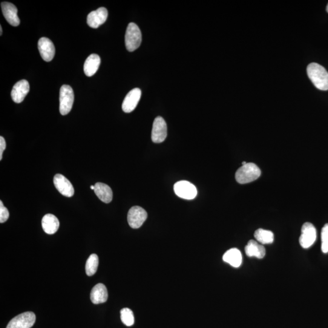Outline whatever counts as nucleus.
I'll use <instances>...</instances> for the list:
<instances>
[{
  "mask_svg": "<svg viewBox=\"0 0 328 328\" xmlns=\"http://www.w3.org/2000/svg\"><path fill=\"white\" fill-rule=\"evenodd\" d=\"M99 266V257L96 254H91L86 261L85 270L86 275L93 276L96 273Z\"/></svg>",
  "mask_w": 328,
  "mask_h": 328,
  "instance_id": "23",
  "label": "nucleus"
},
{
  "mask_svg": "<svg viewBox=\"0 0 328 328\" xmlns=\"http://www.w3.org/2000/svg\"><path fill=\"white\" fill-rule=\"evenodd\" d=\"M36 316L33 312H26L12 319L7 328H31L35 323Z\"/></svg>",
  "mask_w": 328,
  "mask_h": 328,
  "instance_id": "7",
  "label": "nucleus"
},
{
  "mask_svg": "<svg viewBox=\"0 0 328 328\" xmlns=\"http://www.w3.org/2000/svg\"><path fill=\"white\" fill-rule=\"evenodd\" d=\"M94 192L102 202L108 204L113 200V192L108 185L102 183H97L94 186Z\"/></svg>",
  "mask_w": 328,
  "mask_h": 328,
  "instance_id": "19",
  "label": "nucleus"
},
{
  "mask_svg": "<svg viewBox=\"0 0 328 328\" xmlns=\"http://www.w3.org/2000/svg\"><path fill=\"white\" fill-rule=\"evenodd\" d=\"M307 73L316 88L321 91L328 90V73L324 67L318 63H310L307 66Z\"/></svg>",
  "mask_w": 328,
  "mask_h": 328,
  "instance_id": "1",
  "label": "nucleus"
},
{
  "mask_svg": "<svg viewBox=\"0 0 328 328\" xmlns=\"http://www.w3.org/2000/svg\"><path fill=\"white\" fill-rule=\"evenodd\" d=\"M91 189L94 190V186H91Z\"/></svg>",
  "mask_w": 328,
  "mask_h": 328,
  "instance_id": "29",
  "label": "nucleus"
},
{
  "mask_svg": "<svg viewBox=\"0 0 328 328\" xmlns=\"http://www.w3.org/2000/svg\"><path fill=\"white\" fill-rule=\"evenodd\" d=\"M326 11L328 13V4H327V7H326Z\"/></svg>",
  "mask_w": 328,
  "mask_h": 328,
  "instance_id": "31",
  "label": "nucleus"
},
{
  "mask_svg": "<svg viewBox=\"0 0 328 328\" xmlns=\"http://www.w3.org/2000/svg\"><path fill=\"white\" fill-rule=\"evenodd\" d=\"M10 217L8 210L5 207L2 201H0V223H4Z\"/></svg>",
  "mask_w": 328,
  "mask_h": 328,
  "instance_id": "26",
  "label": "nucleus"
},
{
  "mask_svg": "<svg viewBox=\"0 0 328 328\" xmlns=\"http://www.w3.org/2000/svg\"><path fill=\"white\" fill-rule=\"evenodd\" d=\"M246 163H247V162H245V161H244V162H242V166L245 165V164H246Z\"/></svg>",
  "mask_w": 328,
  "mask_h": 328,
  "instance_id": "30",
  "label": "nucleus"
},
{
  "mask_svg": "<svg viewBox=\"0 0 328 328\" xmlns=\"http://www.w3.org/2000/svg\"><path fill=\"white\" fill-rule=\"evenodd\" d=\"M147 213L139 206L131 207L128 214V223L133 229H138L142 226L147 218Z\"/></svg>",
  "mask_w": 328,
  "mask_h": 328,
  "instance_id": "8",
  "label": "nucleus"
},
{
  "mask_svg": "<svg viewBox=\"0 0 328 328\" xmlns=\"http://www.w3.org/2000/svg\"><path fill=\"white\" fill-rule=\"evenodd\" d=\"M175 194L183 199H194L198 194L197 189L194 184L187 181H181L174 186Z\"/></svg>",
  "mask_w": 328,
  "mask_h": 328,
  "instance_id": "5",
  "label": "nucleus"
},
{
  "mask_svg": "<svg viewBox=\"0 0 328 328\" xmlns=\"http://www.w3.org/2000/svg\"><path fill=\"white\" fill-rule=\"evenodd\" d=\"M3 14L6 20L13 27H18L20 20L18 17V10L16 6L9 2H3L1 4Z\"/></svg>",
  "mask_w": 328,
  "mask_h": 328,
  "instance_id": "14",
  "label": "nucleus"
},
{
  "mask_svg": "<svg viewBox=\"0 0 328 328\" xmlns=\"http://www.w3.org/2000/svg\"><path fill=\"white\" fill-rule=\"evenodd\" d=\"M125 41L126 50L129 52L134 51L140 47L142 42V34L139 27L134 23H130L128 25Z\"/></svg>",
  "mask_w": 328,
  "mask_h": 328,
  "instance_id": "3",
  "label": "nucleus"
},
{
  "mask_svg": "<svg viewBox=\"0 0 328 328\" xmlns=\"http://www.w3.org/2000/svg\"><path fill=\"white\" fill-rule=\"evenodd\" d=\"M74 100L73 88L67 85H63L60 91V113L63 116L70 113L73 107Z\"/></svg>",
  "mask_w": 328,
  "mask_h": 328,
  "instance_id": "4",
  "label": "nucleus"
},
{
  "mask_svg": "<svg viewBox=\"0 0 328 328\" xmlns=\"http://www.w3.org/2000/svg\"><path fill=\"white\" fill-rule=\"evenodd\" d=\"M42 224L43 231L49 235L54 234L59 228L58 219L53 214H47L42 219Z\"/></svg>",
  "mask_w": 328,
  "mask_h": 328,
  "instance_id": "17",
  "label": "nucleus"
},
{
  "mask_svg": "<svg viewBox=\"0 0 328 328\" xmlns=\"http://www.w3.org/2000/svg\"><path fill=\"white\" fill-rule=\"evenodd\" d=\"M55 187L60 194L67 197H72L74 194L73 185L67 178L61 174H57L54 178Z\"/></svg>",
  "mask_w": 328,
  "mask_h": 328,
  "instance_id": "10",
  "label": "nucleus"
},
{
  "mask_svg": "<svg viewBox=\"0 0 328 328\" xmlns=\"http://www.w3.org/2000/svg\"><path fill=\"white\" fill-rule=\"evenodd\" d=\"M254 237L257 242L261 244H271L274 240L273 232L267 230L259 229L255 232Z\"/></svg>",
  "mask_w": 328,
  "mask_h": 328,
  "instance_id": "22",
  "label": "nucleus"
},
{
  "mask_svg": "<svg viewBox=\"0 0 328 328\" xmlns=\"http://www.w3.org/2000/svg\"><path fill=\"white\" fill-rule=\"evenodd\" d=\"M38 48L42 59L45 62H51L53 59L56 49L51 40L42 37L39 40Z\"/></svg>",
  "mask_w": 328,
  "mask_h": 328,
  "instance_id": "12",
  "label": "nucleus"
},
{
  "mask_svg": "<svg viewBox=\"0 0 328 328\" xmlns=\"http://www.w3.org/2000/svg\"><path fill=\"white\" fill-rule=\"evenodd\" d=\"M6 146H7V143H6L4 137H0V160H2L3 153H4Z\"/></svg>",
  "mask_w": 328,
  "mask_h": 328,
  "instance_id": "27",
  "label": "nucleus"
},
{
  "mask_svg": "<svg viewBox=\"0 0 328 328\" xmlns=\"http://www.w3.org/2000/svg\"><path fill=\"white\" fill-rule=\"evenodd\" d=\"M141 97V91L139 88H134L126 95L122 103V110L129 113L134 110L139 103Z\"/></svg>",
  "mask_w": 328,
  "mask_h": 328,
  "instance_id": "13",
  "label": "nucleus"
},
{
  "mask_svg": "<svg viewBox=\"0 0 328 328\" xmlns=\"http://www.w3.org/2000/svg\"><path fill=\"white\" fill-rule=\"evenodd\" d=\"M100 65V58L97 54H93L86 59L84 64V73L86 76L91 77L96 73Z\"/></svg>",
  "mask_w": 328,
  "mask_h": 328,
  "instance_id": "21",
  "label": "nucleus"
},
{
  "mask_svg": "<svg viewBox=\"0 0 328 328\" xmlns=\"http://www.w3.org/2000/svg\"><path fill=\"white\" fill-rule=\"evenodd\" d=\"M168 136V126L162 117L158 116L154 119L151 132V139L154 143H161Z\"/></svg>",
  "mask_w": 328,
  "mask_h": 328,
  "instance_id": "9",
  "label": "nucleus"
},
{
  "mask_svg": "<svg viewBox=\"0 0 328 328\" xmlns=\"http://www.w3.org/2000/svg\"><path fill=\"white\" fill-rule=\"evenodd\" d=\"M316 231L312 223H305L301 228L299 243L303 249H308L315 242Z\"/></svg>",
  "mask_w": 328,
  "mask_h": 328,
  "instance_id": "6",
  "label": "nucleus"
},
{
  "mask_svg": "<svg viewBox=\"0 0 328 328\" xmlns=\"http://www.w3.org/2000/svg\"><path fill=\"white\" fill-rule=\"evenodd\" d=\"M0 31H1V32H0V35L2 36V34H3V30H2V26H0Z\"/></svg>",
  "mask_w": 328,
  "mask_h": 328,
  "instance_id": "28",
  "label": "nucleus"
},
{
  "mask_svg": "<svg viewBox=\"0 0 328 328\" xmlns=\"http://www.w3.org/2000/svg\"><path fill=\"white\" fill-rule=\"evenodd\" d=\"M321 250L324 254L328 252V224H325L321 230Z\"/></svg>",
  "mask_w": 328,
  "mask_h": 328,
  "instance_id": "25",
  "label": "nucleus"
},
{
  "mask_svg": "<svg viewBox=\"0 0 328 328\" xmlns=\"http://www.w3.org/2000/svg\"><path fill=\"white\" fill-rule=\"evenodd\" d=\"M30 84L27 80H22L14 86L11 97L14 102L20 103L24 101L25 98L30 91Z\"/></svg>",
  "mask_w": 328,
  "mask_h": 328,
  "instance_id": "15",
  "label": "nucleus"
},
{
  "mask_svg": "<svg viewBox=\"0 0 328 328\" xmlns=\"http://www.w3.org/2000/svg\"><path fill=\"white\" fill-rule=\"evenodd\" d=\"M120 318L126 326H131L134 323L133 312L130 309L123 308L120 310Z\"/></svg>",
  "mask_w": 328,
  "mask_h": 328,
  "instance_id": "24",
  "label": "nucleus"
},
{
  "mask_svg": "<svg viewBox=\"0 0 328 328\" xmlns=\"http://www.w3.org/2000/svg\"><path fill=\"white\" fill-rule=\"evenodd\" d=\"M261 174L260 169L256 164L249 162L238 169L235 174V179L239 184H245L257 180Z\"/></svg>",
  "mask_w": 328,
  "mask_h": 328,
  "instance_id": "2",
  "label": "nucleus"
},
{
  "mask_svg": "<svg viewBox=\"0 0 328 328\" xmlns=\"http://www.w3.org/2000/svg\"><path fill=\"white\" fill-rule=\"evenodd\" d=\"M108 291L104 284L99 283L91 290L90 298L95 304L105 303L108 299Z\"/></svg>",
  "mask_w": 328,
  "mask_h": 328,
  "instance_id": "18",
  "label": "nucleus"
},
{
  "mask_svg": "<svg viewBox=\"0 0 328 328\" xmlns=\"http://www.w3.org/2000/svg\"><path fill=\"white\" fill-rule=\"evenodd\" d=\"M245 252L249 257H255L262 259L266 255L265 247L263 244H260L257 241L250 240L245 247Z\"/></svg>",
  "mask_w": 328,
  "mask_h": 328,
  "instance_id": "16",
  "label": "nucleus"
},
{
  "mask_svg": "<svg viewBox=\"0 0 328 328\" xmlns=\"http://www.w3.org/2000/svg\"><path fill=\"white\" fill-rule=\"evenodd\" d=\"M108 11L105 8H100L92 11L87 17V24L92 28H98L103 25L108 18Z\"/></svg>",
  "mask_w": 328,
  "mask_h": 328,
  "instance_id": "11",
  "label": "nucleus"
},
{
  "mask_svg": "<svg viewBox=\"0 0 328 328\" xmlns=\"http://www.w3.org/2000/svg\"><path fill=\"white\" fill-rule=\"evenodd\" d=\"M223 260L233 267H239L242 264V254L240 250L233 248L227 250L224 254Z\"/></svg>",
  "mask_w": 328,
  "mask_h": 328,
  "instance_id": "20",
  "label": "nucleus"
}]
</instances>
